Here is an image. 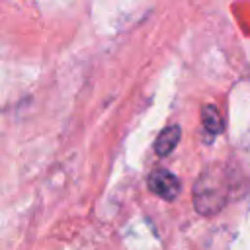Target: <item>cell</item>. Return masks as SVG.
Masks as SVG:
<instances>
[{"instance_id":"cell-2","label":"cell","mask_w":250,"mask_h":250,"mask_svg":"<svg viewBox=\"0 0 250 250\" xmlns=\"http://www.w3.org/2000/svg\"><path fill=\"white\" fill-rule=\"evenodd\" d=\"M146 184H148V189H150L152 193H156V195H158L160 199H164V201H174V199L178 197L180 189H182L178 176L172 174V172L166 170V168H156V170H152V172L148 174Z\"/></svg>"},{"instance_id":"cell-4","label":"cell","mask_w":250,"mask_h":250,"mask_svg":"<svg viewBox=\"0 0 250 250\" xmlns=\"http://www.w3.org/2000/svg\"><path fill=\"white\" fill-rule=\"evenodd\" d=\"M201 121H203V127H205L209 133H213V135H217V133L223 131L221 113H219V109H217L213 104H207V105L201 109Z\"/></svg>"},{"instance_id":"cell-1","label":"cell","mask_w":250,"mask_h":250,"mask_svg":"<svg viewBox=\"0 0 250 250\" xmlns=\"http://www.w3.org/2000/svg\"><path fill=\"white\" fill-rule=\"evenodd\" d=\"M232 193V176L225 164L207 166L193 184V207L203 217H213L225 209Z\"/></svg>"},{"instance_id":"cell-3","label":"cell","mask_w":250,"mask_h":250,"mask_svg":"<svg viewBox=\"0 0 250 250\" xmlns=\"http://www.w3.org/2000/svg\"><path fill=\"white\" fill-rule=\"evenodd\" d=\"M180 137H182V129H180L178 125H168V127H164V129L160 131V135L156 137L154 152H156L158 156H168V154L176 148Z\"/></svg>"}]
</instances>
